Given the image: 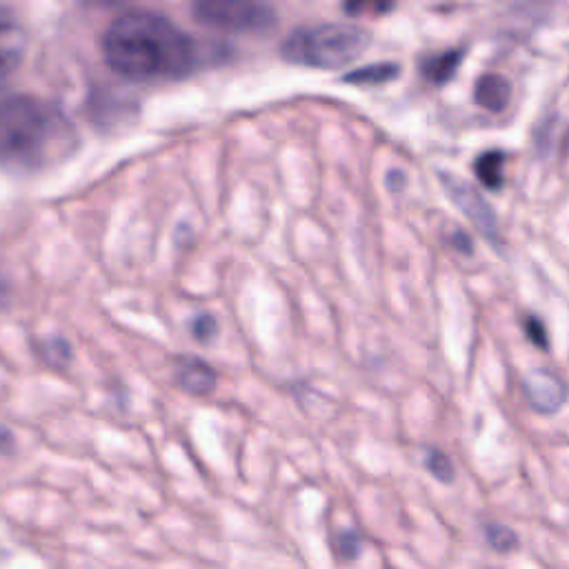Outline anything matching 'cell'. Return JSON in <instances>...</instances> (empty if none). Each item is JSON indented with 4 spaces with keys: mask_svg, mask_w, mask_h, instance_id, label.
Instances as JSON below:
<instances>
[{
    "mask_svg": "<svg viewBox=\"0 0 569 569\" xmlns=\"http://www.w3.org/2000/svg\"><path fill=\"white\" fill-rule=\"evenodd\" d=\"M102 56L127 80H178L196 67L193 40L151 11L118 16L102 36Z\"/></svg>",
    "mask_w": 569,
    "mask_h": 569,
    "instance_id": "6da1fadb",
    "label": "cell"
},
{
    "mask_svg": "<svg viewBox=\"0 0 569 569\" xmlns=\"http://www.w3.org/2000/svg\"><path fill=\"white\" fill-rule=\"evenodd\" d=\"M398 73H400V67L396 62H376V64H367L345 73L342 80L349 84H385L393 80Z\"/></svg>",
    "mask_w": 569,
    "mask_h": 569,
    "instance_id": "7c38bea8",
    "label": "cell"
},
{
    "mask_svg": "<svg viewBox=\"0 0 569 569\" xmlns=\"http://www.w3.org/2000/svg\"><path fill=\"white\" fill-rule=\"evenodd\" d=\"M485 538H487L489 547L500 551V553H507L518 545V536L509 527L498 525V522H487L485 525Z\"/></svg>",
    "mask_w": 569,
    "mask_h": 569,
    "instance_id": "9a60e30c",
    "label": "cell"
},
{
    "mask_svg": "<svg viewBox=\"0 0 569 569\" xmlns=\"http://www.w3.org/2000/svg\"><path fill=\"white\" fill-rule=\"evenodd\" d=\"M176 378H178V385L187 393H196V396H207L216 387L213 367L209 362H204L202 358H196V356H189V353L178 356Z\"/></svg>",
    "mask_w": 569,
    "mask_h": 569,
    "instance_id": "ba28073f",
    "label": "cell"
},
{
    "mask_svg": "<svg viewBox=\"0 0 569 569\" xmlns=\"http://www.w3.org/2000/svg\"><path fill=\"white\" fill-rule=\"evenodd\" d=\"M369 33L353 24L300 27L282 42V58L313 69H338L360 58L369 47Z\"/></svg>",
    "mask_w": 569,
    "mask_h": 569,
    "instance_id": "3957f363",
    "label": "cell"
},
{
    "mask_svg": "<svg viewBox=\"0 0 569 569\" xmlns=\"http://www.w3.org/2000/svg\"><path fill=\"white\" fill-rule=\"evenodd\" d=\"M27 51V36L18 16L0 4V80L18 69Z\"/></svg>",
    "mask_w": 569,
    "mask_h": 569,
    "instance_id": "52a82bcc",
    "label": "cell"
},
{
    "mask_svg": "<svg viewBox=\"0 0 569 569\" xmlns=\"http://www.w3.org/2000/svg\"><path fill=\"white\" fill-rule=\"evenodd\" d=\"M473 100L478 107L498 113L511 100V82L500 73H482L473 84Z\"/></svg>",
    "mask_w": 569,
    "mask_h": 569,
    "instance_id": "9c48e42d",
    "label": "cell"
},
{
    "mask_svg": "<svg viewBox=\"0 0 569 569\" xmlns=\"http://www.w3.org/2000/svg\"><path fill=\"white\" fill-rule=\"evenodd\" d=\"M425 467L427 471L438 480V482H453V476H456V469H453V462L449 460V456L436 447H429L425 451Z\"/></svg>",
    "mask_w": 569,
    "mask_h": 569,
    "instance_id": "4fadbf2b",
    "label": "cell"
},
{
    "mask_svg": "<svg viewBox=\"0 0 569 569\" xmlns=\"http://www.w3.org/2000/svg\"><path fill=\"white\" fill-rule=\"evenodd\" d=\"M505 162L507 153L502 149H487L473 160V173L485 189L500 191L505 187Z\"/></svg>",
    "mask_w": 569,
    "mask_h": 569,
    "instance_id": "8fae6325",
    "label": "cell"
},
{
    "mask_svg": "<svg viewBox=\"0 0 569 569\" xmlns=\"http://www.w3.org/2000/svg\"><path fill=\"white\" fill-rule=\"evenodd\" d=\"M522 391L529 402V407L538 413H556L567 398V389L562 378H558L553 371L540 367L525 376Z\"/></svg>",
    "mask_w": 569,
    "mask_h": 569,
    "instance_id": "8992f818",
    "label": "cell"
},
{
    "mask_svg": "<svg viewBox=\"0 0 569 569\" xmlns=\"http://www.w3.org/2000/svg\"><path fill=\"white\" fill-rule=\"evenodd\" d=\"M440 182L447 189L449 198L453 200V204L476 224V229L491 242L498 244L500 240V231H498V220L496 213L491 209V204L465 180L456 178L453 173L442 171L440 173Z\"/></svg>",
    "mask_w": 569,
    "mask_h": 569,
    "instance_id": "5b68a950",
    "label": "cell"
},
{
    "mask_svg": "<svg viewBox=\"0 0 569 569\" xmlns=\"http://www.w3.org/2000/svg\"><path fill=\"white\" fill-rule=\"evenodd\" d=\"M462 58H465V49H447V51L427 56L420 60V73L427 82L440 87L456 76Z\"/></svg>",
    "mask_w": 569,
    "mask_h": 569,
    "instance_id": "30bf717a",
    "label": "cell"
},
{
    "mask_svg": "<svg viewBox=\"0 0 569 569\" xmlns=\"http://www.w3.org/2000/svg\"><path fill=\"white\" fill-rule=\"evenodd\" d=\"M447 240H449V244H451L456 251H460V253H465V256H471V253H473V240H471V236H469L467 231L456 229Z\"/></svg>",
    "mask_w": 569,
    "mask_h": 569,
    "instance_id": "d6986e66",
    "label": "cell"
},
{
    "mask_svg": "<svg viewBox=\"0 0 569 569\" xmlns=\"http://www.w3.org/2000/svg\"><path fill=\"white\" fill-rule=\"evenodd\" d=\"M405 182H407L405 171H400V169H391V171L387 173V189H389L391 193L402 191V189H405Z\"/></svg>",
    "mask_w": 569,
    "mask_h": 569,
    "instance_id": "ffe728a7",
    "label": "cell"
},
{
    "mask_svg": "<svg viewBox=\"0 0 569 569\" xmlns=\"http://www.w3.org/2000/svg\"><path fill=\"white\" fill-rule=\"evenodd\" d=\"M525 333L538 349H549V333L545 322L538 316H527L525 320Z\"/></svg>",
    "mask_w": 569,
    "mask_h": 569,
    "instance_id": "ac0fdd59",
    "label": "cell"
},
{
    "mask_svg": "<svg viewBox=\"0 0 569 569\" xmlns=\"http://www.w3.org/2000/svg\"><path fill=\"white\" fill-rule=\"evenodd\" d=\"M216 331H218V322H216V318L211 313L202 311V313L191 318V333H193V338L198 342L207 345L216 336Z\"/></svg>",
    "mask_w": 569,
    "mask_h": 569,
    "instance_id": "e0dca14e",
    "label": "cell"
},
{
    "mask_svg": "<svg viewBox=\"0 0 569 569\" xmlns=\"http://www.w3.org/2000/svg\"><path fill=\"white\" fill-rule=\"evenodd\" d=\"M71 122L49 102L33 96L0 100V162L40 169L71 153Z\"/></svg>",
    "mask_w": 569,
    "mask_h": 569,
    "instance_id": "7a4b0ae2",
    "label": "cell"
},
{
    "mask_svg": "<svg viewBox=\"0 0 569 569\" xmlns=\"http://www.w3.org/2000/svg\"><path fill=\"white\" fill-rule=\"evenodd\" d=\"M360 547H362L360 533L353 531V529L340 531V533L336 536V553H338L342 560H353V558H358Z\"/></svg>",
    "mask_w": 569,
    "mask_h": 569,
    "instance_id": "2e32d148",
    "label": "cell"
},
{
    "mask_svg": "<svg viewBox=\"0 0 569 569\" xmlns=\"http://www.w3.org/2000/svg\"><path fill=\"white\" fill-rule=\"evenodd\" d=\"M193 18L229 33H258L276 20L264 0H193Z\"/></svg>",
    "mask_w": 569,
    "mask_h": 569,
    "instance_id": "277c9868",
    "label": "cell"
},
{
    "mask_svg": "<svg viewBox=\"0 0 569 569\" xmlns=\"http://www.w3.org/2000/svg\"><path fill=\"white\" fill-rule=\"evenodd\" d=\"M393 7H396V0H345L347 16H358V18L385 16Z\"/></svg>",
    "mask_w": 569,
    "mask_h": 569,
    "instance_id": "5bb4252c",
    "label": "cell"
}]
</instances>
